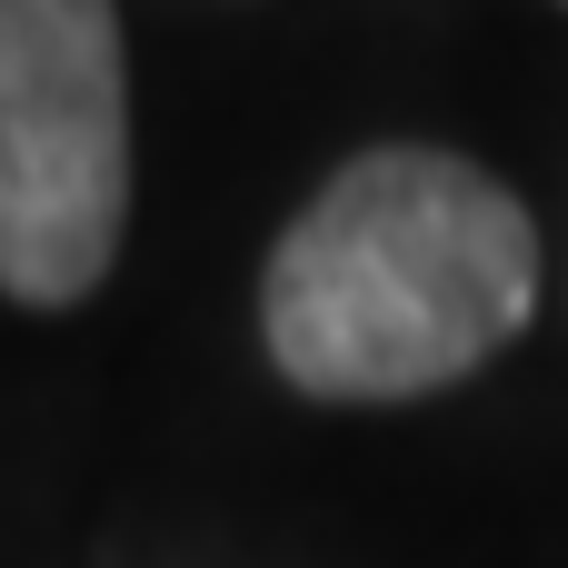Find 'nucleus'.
<instances>
[{
    "label": "nucleus",
    "mask_w": 568,
    "mask_h": 568,
    "mask_svg": "<svg viewBox=\"0 0 568 568\" xmlns=\"http://www.w3.org/2000/svg\"><path fill=\"white\" fill-rule=\"evenodd\" d=\"M539 310V230L509 180L459 150H359L280 230L260 339L290 389L389 409L489 369Z\"/></svg>",
    "instance_id": "obj_1"
},
{
    "label": "nucleus",
    "mask_w": 568,
    "mask_h": 568,
    "mask_svg": "<svg viewBox=\"0 0 568 568\" xmlns=\"http://www.w3.org/2000/svg\"><path fill=\"white\" fill-rule=\"evenodd\" d=\"M130 230L120 0H0V290L70 310Z\"/></svg>",
    "instance_id": "obj_2"
}]
</instances>
